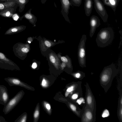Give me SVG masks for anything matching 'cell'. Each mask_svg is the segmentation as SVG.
Returning a JSON list of instances; mask_svg holds the SVG:
<instances>
[{
	"label": "cell",
	"mask_w": 122,
	"mask_h": 122,
	"mask_svg": "<svg viewBox=\"0 0 122 122\" xmlns=\"http://www.w3.org/2000/svg\"><path fill=\"white\" fill-rule=\"evenodd\" d=\"M114 36L112 28L108 27L102 29L98 33L96 40L97 46L102 48L108 46L112 41Z\"/></svg>",
	"instance_id": "obj_1"
},
{
	"label": "cell",
	"mask_w": 122,
	"mask_h": 122,
	"mask_svg": "<svg viewBox=\"0 0 122 122\" xmlns=\"http://www.w3.org/2000/svg\"><path fill=\"white\" fill-rule=\"evenodd\" d=\"M86 39V35H82L78 46L77 54L78 62L80 66L82 67H86L85 44Z\"/></svg>",
	"instance_id": "obj_2"
},
{
	"label": "cell",
	"mask_w": 122,
	"mask_h": 122,
	"mask_svg": "<svg viewBox=\"0 0 122 122\" xmlns=\"http://www.w3.org/2000/svg\"><path fill=\"white\" fill-rule=\"evenodd\" d=\"M24 93L21 90L18 92L4 106L3 111L5 114L9 113L17 105L22 98Z\"/></svg>",
	"instance_id": "obj_3"
},
{
	"label": "cell",
	"mask_w": 122,
	"mask_h": 122,
	"mask_svg": "<svg viewBox=\"0 0 122 122\" xmlns=\"http://www.w3.org/2000/svg\"><path fill=\"white\" fill-rule=\"evenodd\" d=\"M0 68L12 71L19 70V67L7 58L3 53L0 52Z\"/></svg>",
	"instance_id": "obj_4"
},
{
	"label": "cell",
	"mask_w": 122,
	"mask_h": 122,
	"mask_svg": "<svg viewBox=\"0 0 122 122\" xmlns=\"http://www.w3.org/2000/svg\"><path fill=\"white\" fill-rule=\"evenodd\" d=\"M95 10L104 22L107 21L108 15L103 4L100 0H93Z\"/></svg>",
	"instance_id": "obj_5"
},
{
	"label": "cell",
	"mask_w": 122,
	"mask_h": 122,
	"mask_svg": "<svg viewBox=\"0 0 122 122\" xmlns=\"http://www.w3.org/2000/svg\"><path fill=\"white\" fill-rule=\"evenodd\" d=\"M60 1L61 4V13L66 20L70 22L68 15L70 6L72 5L69 0H60Z\"/></svg>",
	"instance_id": "obj_6"
},
{
	"label": "cell",
	"mask_w": 122,
	"mask_h": 122,
	"mask_svg": "<svg viewBox=\"0 0 122 122\" xmlns=\"http://www.w3.org/2000/svg\"><path fill=\"white\" fill-rule=\"evenodd\" d=\"M90 29L89 36L92 37L93 35L97 28L101 24L100 21L98 17L95 15H92L90 18Z\"/></svg>",
	"instance_id": "obj_7"
},
{
	"label": "cell",
	"mask_w": 122,
	"mask_h": 122,
	"mask_svg": "<svg viewBox=\"0 0 122 122\" xmlns=\"http://www.w3.org/2000/svg\"><path fill=\"white\" fill-rule=\"evenodd\" d=\"M4 80L10 86H19L27 88H29V87L26 84L17 78L8 77L5 78Z\"/></svg>",
	"instance_id": "obj_8"
},
{
	"label": "cell",
	"mask_w": 122,
	"mask_h": 122,
	"mask_svg": "<svg viewBox=\"0 0 122 122\" xmlns=\"http://www.w3.org/2000/svg\"><path fill=\"white\" fill-rule=\"evenodd\" d=\"M9 99L7 87L4 85L0 84V104L4 106Z\"/></svg>",
	"instance_id": "obj_9"
},
{
	"label": "cell",
	"mask_w": 122,
	"mask_h": 122,
	"mask_svg": "<svg viewBox=\"0 0 122 122\" xmlns=\"http://www.w3.org/2000/svg\"><path fill=\"white\" fill-rule=\"evenodd\" d=\"M32 9H30L27 12L20 18V19L21 20L23 18L28 20L29 22L34 24L37 21V18L34 14L31 13Z\"/></svg>",
	"instance_id": "obj_10"
},
{
	"label": "cell",
	"mask_w": 122,
	"mask_h": 122,
	"mask_svg": "<svg viewBox=\"0 0 122 122\" xmlns=\"http://www.w3.org/2000/svg\"><path fill=\"white\" fill-rule=\"evenodd\" d=\"M92 0H85L84 8L85 14L87 16L90 15L93 7Z\"/></svg>",
	"instance_id": "obj_11"
},
{
	"label": "cell",
	"mask_w": 122,
	"mask_h": 122,
	"mask_svg": "<svg viewBox=\"0 0 122 122\" xmlns=\"http://www.w3.org/2000/svg\"><path fill=\"white\" fill-rule=\"evenodd\" d=\"M120 0H102L103 4L111 7L115 12Z\"/></svg>",
	"instance_id": "obj_12"
},
{
	"label": "cell",
	"mask_w": 122,
	"mask_h": 122,
	"mask_svg": "<svg viewBox=\"0 0 122 122\" xmlns=\"http://www.w3.org/2000/svg\"><path fill=\"white\" fill-rule=\"evenodd\" d=\"M14 7H9L4 10L0 12V15L7 18L12 17L14 12Z\"/></svg>",
	"instance_id": "obj_13"
},
{
	"label": "cell",
	"mask_w": 122,
	"mask_h": 122,
	"mask_svg": "<svg viewBox=\"0 0 122 122\" xmlns=\"http://www.w3.org/2000/svg\"><path fill=\"white\" fill-rule=\"evenodd\" d=\"M16 4L13 1L0 2V12L7 8L14 7Z\"/></svg>",
	"instance_id": "obj_14"
},
{
	"label": "cell",
	"mask_w": 122,
	"mask_h": 122,
	"mask_svg": "<svg viewBox=\"0 0 122 122\" xmlns=\"http://www.w3.org/2000/svg\"><path fill=\"white\" fill-rule=\"evenodd\" d=\"M10 1H13L19 6V11L22 12L24 10L25 5L27 4L29 0H11Z\"/></svg>",
	"instance_id": "obj_15"
},
{
	"label": "cell",
	"mask_w": 122,
	"mask_h": 122,
	"mask_svg": "<svg viewBox=\"0 0 122 122\" xmlns=\"http://www.w3.org/2000/svg\"><path fill=\"white\" fill-rule=\"evenodd\" d=\"M23 28V27L22 26H16L11 27L7 30L5 33V34L15 33L21 30Z\"/></svg>",
	"instance_id": "obj_16"
},
{
	"label": "cell",
	"mask_w": 122,
	"mask_h": 122,
	"mask_svg": "<svg viewBox=\"0 0 122 122\" xmlns=\"http://www.w3.org/2000/svg\"><path fill=\"white\" fill-rule=\"evenodd\" d=\"M27 118L26 113H24L14 121L15 122H25Z\"/></svg>",
	"instance_id": "obj_17"
},
{
	"label": "cell",
	"mask_w": 122,
	"mask_h": 122,
	"mask_svg": "<svg viewBox=\"0 0 122 122\" xmlns=\"http://www.w3.org/2000/svg\"><path fill=\"white\" fill-rule=\"evenodd\" d=\"M70 1L72 5L77 7H79L82 2V0H70Z\"/></svg>",
	"instance_id": "obj_18"
},
{
	"label": "cell",
	"mask_w": 122,
	"mask_h": 122,
	"mask_svg": "<svg viewBox=\"0 0 122 122\" xmlns=\"http://www.w3.org/2000/svg\"><path fill=\"white\" fill-rule=\"evenodd\" d=\"M85 117L88 120H90L92 118V113L90 111L86 112L85 115Z\"/></svg>",
	"instance_id": "obj_19"
},
{
	"label": "cell",
	"mask_w": 122,
	"mask_h": 122,
	"mask_svg": "<svg viewBox=\"0 0 122 122\" xmlns=\"http://www.w3.org/2000/svg\"><path fill=\"white\" fill-rule=\"evenodd\" d=\"M109 112L108 110L106 109L103 112L102 117H107L109 115Z\"/></svg>",
	"instance_id": "obj_20"
},
{
	"label": "cell",
	"mask_w": 122,
	"mask_h": 122,
	"mask_svg": "<svg viewBox=\"0 0 122 122\" xmlns=\"http://www.w3.org/2000/svg\"><path fill=\"white\" fill-rule=\"evenodd\" d=\"M87 101L89 105H91L92 103V99L91 96L89 95L87 96Z\"/></svg>",
	"instance_id": "obj_21"
},
{
	"label": "cell",
	"mask_w": 122,
	"mask_h": 122,
	"mask_svg": "<svg viewBox=\"0 0 122 122\" xmlns=\"http://www.w3.org/2000/svg\"><path fill=\"white\" fill-rule=\"evenodd\" d=\"M44 106L48 111H50L51 107L49 103L45 102L44 103Z\"/></svg>",
	"instance_id": "obj_22"
},
{
	"label": "cell",
	"mask_w": 122,
	"mask_h": 122,
	"mask_svg": "<svg viewBox=\"0 0 122 122\" xmlns=\"http://www.w3.org/2000/svg\"><path fill=\"white\" fill-rule=\"evenodd\" d=\"M39 114V111L38 110H36L34 114V117L35 118H36L38 117Z\"/></svg>",
	"instance_id": "obj_23"
},
{
	"label": "cell",
	"mask_w": 122,
	"mask_h": 122,
	"mask_svg": "<svg viewBox=\"0 0 122 122\" xmlns=\"http://www.w3.org/2000/svg\"><path fill=\"white\" fill-rule=\"evenodd\" d=\"M51 61L53 63H55L56 61V59L53 56H51L50 57Z\"/></svg>",
	"instance_id": "obj_24"
},
{
	"label": "cell",
	"mask_w": 122,
	"mask_h": 122,
	"mask_svg": "<svg viewBox=\"0 0 122 122\" xmlns=\"http://www.w3.org/2000/svg\"><path fill=\"white\" fill-rule=\"evenodd\" d=\"M77 102L80 105L82 102L85 103L84 100L83 98H81L77 100Z\"/></svg>",
	"instance_id": "obj_25"
},
{
	"label": "cell",
	"mask_w": 122,
	"mask_h": 122,
	"mask_svg": "<svg viewBox=\"0 0 122 122\" xmlns=\"http://www.w3.org/2000/svg\"><path fill=\"white\" fill-rule=\"evenodd\" d=\"M47 82L46 80L44 78L42 80V86L44 87H46V86L47 85Z\"/></svg>",
	"instance_id": "obj_26"
},
{
	"label": "cell",
	"mask_w": 122,
	"mask_h": 122,
	"mask_svg": "<svg viewBox=\"0 0 122 122\" xmlns=\"http://www.w3.org/2000/svg\"><path fill=\"white\" fill-rule=\"evenodd\" d=\"M21 51L24 53H27L29 51V49L23 47L21 49Z\"/></svg>",
	"instance_id": "obj_27"
},
{
	"label": "cell",
	"mask_w": 122,
	"mask_h": 122,
	"mask_svg": "<svg viewBox=\"0 0 122 122\" xmlns=\"http://www.w3.org/2000/svg\"><path fill=\"white\" fill-rule=\"evenodd\" d=\"M45 45L48 47H50L51 46V43L47 41H45Z\"/></svg>",
	"instance_id": "obj_28"
},
{
	"label": "cell",
	"mask_w": 122,
	"mask_h": 122,
	"mask_svg": "<svg viewBox=\"0 0 122 122\" xmlns=\"http://www.w3.org/2000/svg\"><path fill=\"white\" fill-rule=\"evenodd\" d=\"M70 107L71 109L73 111H75L76 110V107L73 105L70 104Z\"/></svg>",
	"instance_id": "obj_29"
},
{
	"label": "cell",
	"mask_w": 122,
	"mask_h": 122,
	"mask_svg": "<svg viewBox=\"0 0 122 122\" xmlns=\"http://www.w3.org/2000/svg\"><path fill=\"white\" fill-rule=\"evenodd\" d=\"M0 122H7V121L3 117L0 116Z\"/></svg>",
	"instance_id": "obj_30"
},
{
	"label": "cell",
	"mask_w": 122,
	"mask_h": 122,
	"mask_svg": "<svg viewBox=\"0 0 122 122\" xmlns=\"http://www.w3.org/2000/svg\"><path fill=\"white\" fill-rule=\"evenodd\" d=\"M73 86H72L68 88L67 90V92H69L72 91L73 90Z\"/></svg>",
	"instance_id": "obj_31"
},
{
	"label": "cell",
	"mask_w": 122,
	"mask_h": 122,
	"mask_svg": "<svg viewBox=\"0 0 122 122\" xmlns=\"http://www.w3.org/2000/svg\"><path fill=\"white\" fill-rule=\"evenodd\" d=\"M37 66V65L36 63L35 62H34L32 65V67L33 69L36 68Z\"/></svg>",
	"instance_id": "obj_32"
},
{
	"label": "cell",
	"mask_w": 122,
	"mask_h": 122,
	"mask_svg": "<svg viewBox=\"0 0 122 122\" xmlns=\"http://www.w3.org/2000/svg\"><path fill=\"white\" fill-rule=\"evenodd\" d=\"M81 76V74L79 72H77L75 74V76L77 78Z\"/></svg>",
	"instance_id": "obj_33"
},
{
	"label": "cell",
	"mask_w": 122,
	"mask_h": 122,
	"mask_svg": "<svg viewBox=\"0 0 122 122\" xmlns=\"http://www.w3.org/2000/svg\"><path fill=\"white\" fill-rule=\"evenodd\" d=\"M78 97V95L77 94H75L73 95L72 96V98L73 99H76Z\"/></svg>",
	"instance_id": "obj_34"
},
{
	"label": "cell",
	"mask_w": 122,
	"mask_h": 122,
	"mask_svg": "<svg viewBox=\"0 0 122 122\" xmlns=\"http://www.w3.org/2000/svg\"><path fill=\"white\" fill-rule=\"evenodd\" d=\"M11 0H0V2H5L9 1Z\"/></svg>",
	"instance_id": "obj_35"
},
{
	"label": "cell",
	"mask_w": 122,
	"mask_h": 122,
	"mask_svg": "<svg viewBox=\"0 0 122 122\" xmlns=\"http://www.w3.org/2000/svg\"><path fill=\"white\" fill-rule=\"evenodd\" d=\"M47 0H41V2L42 4H44L46 2Z\"/></svg>",
	"instance_id": "obj_36"
},
{
	"label": "cell",
	"mask_w": 122,
	"mask_h": 122,
	"mask_svg": "<svg viewBox=\"0 0 122 122\" xmlns=\"http://www.w3.org/2000/svg\"><path fill=\"white\" fill-rule=\"evenodd\" d=\"M62 67H64L66 66V64L65 63H63L61 65Z\"/></svg>",
	"instance_id": "obj_37"
},
{
	"label": "cell",
	"mask_w": 122,
	"mask_h": 122,
	"mask_svg": "<svg viewBox=\"0 0 122 122\" xmlns=\"http://www.w3.org/2000/svg\"><path fill=\"white\" fill-rule=\"evenodd\" d=\"M28 42L29 43H31V42H30V41H28Z\"/></svg>",
	"instance_id": "obj_38"
}]
</instances>
